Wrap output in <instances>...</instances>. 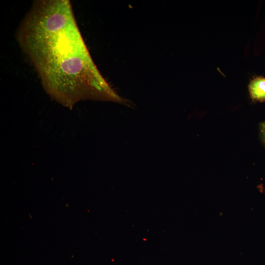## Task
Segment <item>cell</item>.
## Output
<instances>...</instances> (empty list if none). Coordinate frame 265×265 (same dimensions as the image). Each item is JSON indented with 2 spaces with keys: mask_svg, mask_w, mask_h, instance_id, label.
Here are the masks:
<instances>
[{
  "mask_svg": "<svg viewBox=\"0 0 265 265\" xmlns=\"http://www.w3.org/2000/svg\"><path fill=\"white\" fill-rule=\"evenodd\" d=\"M17 35L45 90L59 104L72 109L86 100L127 103L93 62L69 0L36 1Z\"/></svg>",
  "mask_w": 265,
  "mask_h": 265,
  "instance_id": "obj_1",
  "label": "cell"
},
{
  "mask_svg": "<svg viewBox=\"0 0 265 265\" xmlns=\"http://www.w3.org/2000/svg\"><path fill=\"white\" fill-rule=\"evenodd\" d=\"M250 98L253 101H265V78L257 77L253 79L248 85Z\"/></svg>",
  "mask_w": 265,
  "mask_h": 265,
  "instance_id": "obj_2",
  "label": "cell"
},
{
  "mask_svg": "<svg viewBox=\"0 0 265 265\" xmlns=\"http://www.w3.org/2000/svg\"><path fill=\"white\" fill-rule=\"evenodd\" d=\"M260 132L261 139L265 145V121L260 124Z\"/></svg>",
  "mask_w": 265,
  "mask_h": 265,
  "instance_id": "obj_3",
  "label": "cell"
}]
</instances>
